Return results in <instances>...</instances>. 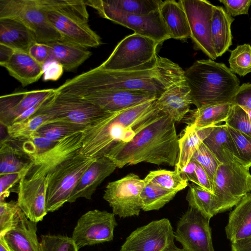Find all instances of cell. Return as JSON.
<instances>
[{"mask_svg":"<svg viewBox=\"0 0 251 251\" xmlns=\"http://www.w3.org/2000/svg\"><path fill=\"white\" fill-rule=\"evenodd\" d=\"M184 71L176 63L157 56L141 67L111 71L99 66L67 80L56 88L58 94L80 98L106 90H142L159 97L175 84L184 79Z\"/></svg>","mask_w":251,"mask_h":251,"instance_id":"obj_1","label":"cell"},{"mask_svg":"<svg viewBox=\"0 0 251 251\" xmlns=\"http://www.w3.org/2000/svg\"><path fill=\"white\" fill-rule=\"evenodd\" d=\"M156 100L109 112L87 126L82 131V145L78 153L97 159L130 141L142 130L165 114L157 107Z\"/></svg>","mask_w":251,"mask_h":251,"instance_id":"obj_2","label":"cell"},{"mask_svg":"<svg viewBox=\"0 0 251 251\" xmlns=\"http://www.w3.org/2000/svg\"><path fill=\"white\" fill-rule=\"evenodd\" d=\"M179 153L175 122L164 114L130 141L114 148L105 156L119 168L141 162L175 166Z\"/></svg>","mask_w":251,"mask_h":251,"instance_id":"obj_3","label":"cell"},{"mask_svg":"<svg viewBox=\"0 0 251 251\" xmlns=\"http://www.w3.org/2000/svg\"><path fill=\"white\" fill-rule=\"evenodd\" d=\"M197 108L231 102L240 87V80L224 63L210 59L196 61L184 71Z\"/></svg>","mask_w":251,"mask_h":251,"instance_id":"obj_4","label":"cell"},{"mask_svg":"<svg viewBox=\"0 0 251 251\" xmlns=\"http://www.w3.org/2000/svg\"><path fill=\"white\" fill-rule=\"evenodd\" d=\"M215 174L213 194L220 213L236 206L251 192V174L227 151Z\"/></svg>","mask_w":251,"mask_h":251,"instance_id":"obj_5","label":"cell"},{"mask_svg":"<svg viewBox=\"0 0 251 251\" xmlns=\"http://www.w3.org/2000/svg\"><path fill=\"white\" fill-rule=\"evenodd\" d=\"M95 160L78 152L62 161L47 175L46 207L48 212L57 210L68 202L82 175Z\"/></svg>","mask_w":251,"mask_h":251,"instance_id":"obj_6","label":"cell"},{"mask_svg":"<svg viewBox=\"0 0 251 251\" xmlns=\"http://www.w3.org/2000/svg\"><path fill=\"white\" fill-rule=\"evenodd\" d=\"M0 18L21 22L35 34L38 43L48 44L62 39L36 0H0Z\"/></svg>","mask_w":251,"mask_h":251,"instance_id":"obj_7","label":"cell"},{"mask_svg":"<svg viewBox=\"0 0 251 251\" xmlns=\"http://www.w3.org/2000/svg\"><path fill=\"white\" fill-rule=\"evenodd\" d=\"M158 45L152 39L134 33L119 42L108 58L99 66L111 71L141 67L156 57Z\"/></svg>","mask_w":251,"mask_h":251,"instance_id":"obj_8","label":"cell"},{"mask_svg":"<svg viewBox=\"0 0 251 251\" xmlns=\"http://www.w3.org/2000/svg\"><path fill=\"white\" fill-rule=\"evenodd\" d=\"M101 17L133 30L134 33L154 40L158 45L171 39L169 30L159 10L148 15L129 14L108 8L100 0H84Z\"/></svg>","mask_w":251,"mask_h":251,"instance_id":"obj_9","label":"cell"},{"mask_svg":"<svg viewBox=\"0 0 251 251\" xmlns=\"http://www.w3.org/2000/svg\"><path fill=\"white\" fill-rule=\"evenodd\" d=\"M108 113L81 98L56 92L35 115L48 114L51 116L52 122L63 121L88 126Z\"/></svg>","mask_w":251,"mask_h":251,"instance_id":"obj_10","label":"cell"},{"mask_svg":"<svg viewBox=\"0 0 251 251\" xmlns=\"http://www.w3.org/2000/svg\"><path fill=\"white\" fill-rule=\"evenodd\" d=\"M145 186L144 179L130 173L108 183L103 198L115 215L121 218L137 216L142 210L141 194Z\"/></svg>","mask_w":251,"mask_h":251,"instance_id":"obj_11","label":"cell"},{"mask_svg":"<svg viewBox=\"0 0 251 251\" xmlns=\"http://www.w3.org/2000/svg\"><path fill=\"white\" fill-rule=\"evenodd\" d=\"M115 215L113 213L98 209L83 214L78 220L71 237L78 249L112 241L117 225Z\"/></svg>","mask_w":251,"mask_h":251,"instance_id":"obj_12","label":"cell"},{"mask_svg":"<svg viewBox=\"0 0 251 251\" xmlns=\"http://www.w3.org/2000/svg\"><path fill=\"white\" fill-rule=\"evenodd\" d=\"M174 239L168 219L154 220L132 232L120 251H168L175 245Z\"/></svg>","mask_w":251,"mask_h":251,"instance_id":"obj_13","label":"cell"},{"mask_svg":"<svg viewBox=\"0 0 251 251\" xmlns=\"http://www.w3.org/2000/svg\"><path fill=\"white\" fill-rule=\"evenodd\" d=\"M186 14L191 31L190 38L195 48L202 51L210 59L217 57L211 35L214 5L206 0H180Z\"/></svg>","mask_w":251,"mask_h":251,"instance_id":"obj_14","label":"cell"},{"mask_svg":"<svg viewBox=\"0 0 251 251\" xmlns=\"http://www.w3.org/2000/svg\"><path fill=\"white\" fill-rule=\"evenodd\" d=\"M209 221L189 208L177 222L175 239L185 251H214Z\"/></svg>","mask_w":251,"mask_h":251,"instance_id":"obj_15","label":"cell"},{"mask_svg":"<svg viewBox=\"0 0 251 251\" xmlns=\"http://www.w3.org/2000/svg\"><path fill=\"white\" fill-rule=\"evenodd\" d=\"M48 183L47 176L28 173L17 185L18 205L31 221H42L48 213L46 207Z\"/></svg>","mask_w":251,"mask_h":251,"instance_id":"obj_16","label":"cell"},{"mask_svg":"<svg viewBox=\"0 0 251 251\" xmlns=\"http://www.w3.org/2000/svg\"><path fill=\"white\" fill-rule=\"evenodd\" d=\"M56 89L18 92L0 97V123L6 127L28 109L55 96Z\"/></svg>","mask_w":251,"mask_h":251,"instance_id":"obj_17","label":"cell"},{"mask_svg":"<svg viewBox=\"0 0 251 251\" xmlns=\"http://www.w3.org/2000/svg\"><path fill=\"white\" fill-rule=\"evenodd\" d=\"M81 98L108 112L120 111L157 100L154 94L142 90H106L95 91Z\"/></svg>","mask_w":251,"mask_h":251,"instance_id":"obj_18","label":"cell"},{"mask_svg":"<svg viewBox=\"0 0 251 251\" xmlns=\"http://www.w3.org/2000/svg\"><path fill=\"white\" fill-rule=\"evenodd\" d=\"M45 11L49 21L62 39L87 48H96L101 44V38L91 29L88 23L54 11Z\"/></svg>","mask_w":251,"mask_h":251,"instance_id":"obj_19","label":"cell"},{"mask_svg":"<svg viewBox=\"0 0 251 251\" xmlns=\"http://www.w3.org/2000/svg\"><path fill=\"white\" fill-rule=\"evenodd\" d=\"M117 168L114 162L107 157L95 159L82 175L68 202H74L80 198L91 200L97 188Z\"/></svg>","mask_w":251,"mask_h":251,"instance_id":"obj_20","label":"cell"},{"mask_svg":"<svg viewBox=\"0 0 251 251\" xmlns=\"http://www.w3.org/2000/svg\"><path fill=\"white\" fill-rule=\"evenodd\" d=\"M192 104L191 91L185 79L166 90L156 100L158 109L175 122L182 121Z\"/></svg>","mask_w":251,"mask_h":251,"instance_id":"obj_21","label":"cell"},{"mask_svg":"<svg viewBox=\"0 0 251 251\" xmlns=\"http://www.w3.org/2000/svg\"><path fill=\"white\" fill-rule=\"evenodd\" d=\"M37 223L28 219L21 209L13 226L0 238L10 251H40Z\"/></svg>","mask_w":251,"mask_h":251,"instance_id":"obj_22","label":"cell"},{"mask_svg":"<svg viewBox=\"0 0 251 251\" xmlns=\"http://www.w3.org/2000/svg\"><path fill=\"white\" fill-rule=\"evenodd\" d=\"M36 42L35 34L21 22L11 18H0V44L28 52Z\"/></svg>","mask_w":251,"mask_h":251,"instance_id":"obj_23","label":"cell"},{"mask_svg":"<svg viewBox=\"0 0 251 251\" xmlns=\"http://www.w3.org/2000/svg\"><path fill=\"white\" fill-rule=\"evenodd\" d=\"M2 67L23 87L37 82L43 75V67L27 52L15 50Z\"/></svg>","mask_w":251,"mask_h":251,"instance_id":"obj_24","label":"cell"},{"mask_svg":"<svg viewBox=\"0 0 251 251\" xmlns=\"http://www.w3.org/2000/svg\"><path fill=\"white\" fill-rule=\"evenodd\" d=\"M225 230L231 243L251 237V193L229 213Z\"/></svg>","mask_w":251,"mask_h":251,"instance_id":"obj_25","label":"cell"},{"mask_svg":"<svg viewBox=\"0 0 251 251\" xmlns=\"http://www.w3.org/2000/svg\"><path fill=\"white\" fill-rule=\"evenodd\" d=\"M48 44L50 48V59L59 62L66 71L75 70L92 54L87 48L63 39Z\"/></svg>","mask_w":251,"mask_h":251,"instance_id":"obj_26","label":"cell"},{"mask_svg":"<svg viewBox=\"0 0 251 251\" xmlns=\"http://www.w3.org/2000/svg\"><path fill=\"white\" fill-rule=\"evenodd\" d=\"M159 12L171 38L185 40L190 38L191 31L185 12L179 1H163Z\"/></svg>","mask_w":251,"mask_h":251,"instance_id":"obj_27","label":"cell"},{"mask_svg":"<svg viewBox=\"0 0 251 251\" xmlns=\"http://www.w3.org/2000/svg\"><path fill=\"white\" fill-rule=\"evenodd\" d=\"M234 20L223 6H214L211 35L217 57L223 55L232 45L231 25Z\"/></svg>","mask_w":251,"mask_h":251,"instance_id":"obj_28","label":"cell"},{"mask_svg":"<svg viewBox=\"0 0 251 251\" xmlns=\"http://www.w3.org/2000/svg\"><path fill=\"white\" fill-rule=\"evenodd\" d=\"M11 140H2L0 145V176L30 170L33 159Z\"/></svg>","mask_w":251,"mask_h":251,"instance_id":"obj_29","label":"cell"},{"mask_svg":"<svg viewBox=\"0 0 251 251\" xmlns=\"http://www.w3.org/2000/svg\"><path fill=\"white\" fill-rule=\"evenodd\" d=\"M231 102L203 106L190 110L182 122L187 126L203 128L219 125L225 122L231 108Z\"/></svg>","mask_w":251,"mask_h":251,"instance_id":"obj_30","label":"cell"},{"mask_svg":"<svg viewBox=\"0 0 251 251\" xmlns=\"http://www.w3.org/2000/svg\"><path fill=\"white\" fill-rule=\"evenodd\" d=\"M213 126L197 128L192 126H187L185 127L178 138L179 153L175 170L179 172L188 165L193 155L210 133Z\"/></svg>","mask_w":251,"mask_h":251,"instance_id":"obj_31","label":"cell"},{"mask_svg":"<svg viewBox=\"0 0 251 251\" xmlns=\"http://www.w3.org/2000/svg\"><path fill=\"white\" fill-rule=\"evenodd\" d=\"M186 199L189 208L209 220L220 213L213 194L194 183L189 185Z\"/></svg>","mask_w":251,"mask_h":251,"instance_id":"obj_32","label":"cell"},{"mask_svg":"<svg viewBox=\"0 0 251 251\" xmlns=\"http://www.w3.org/2000/svg\"><path fill=\"white\" fill-rule=\"evenodd\" d=\"M202 143L221 163L225 161L224 151H229L233 157L235 155V147L225 124L214 126Z\"/></svg>","mask_w":251,"mask_h":251,"instance_id":"obj_33","label":"cell"},{"mask_svg":"<svg viewBox=\"0 0 251 251\" xmlns=\"http://www.w3.org/2000/svg\"><path fill=\"white\" fill-rule=\"evenodd\" d=\"M44 10L54 11L75 20L88 23L89 15L84 0H36Z\"/></svg>","mask_w":251,"mask_h":251,"instance_id":"obj_34","label":"cell"},{"mask_svg":"<svg viewBox=\"0 0 251 251\" xmlns=\"http://www.w3.org/2000/svg\"><path fill=\"white\" fill-rule=\"evenodd\" d=\"M52 121L51 116L48 114H37L11 124L7 127V130L12 138L22 141L32 136L42 126Z\"/></svg>","mask_w":251,"mask_h":251,"instance_id":"obj_35","label":"cell"},{"mask_svg":"<svg viewBox=\"0 0 251 251\" xmlns=\"http://www.w3.org/2000/svg\"><path fill=\"white\" fill-rule=\"evenodd\" d=\"M178 192L145 183L141 194L142 210L144 211L158 210L173 200Z\"/></svg>","mask_w":251,"mask_h":251,"instance_id":"obj_36","label":"cell"},{"mask_svg":"<svg viewBox=\"0 0 251 251\" xmlns=\"http://www.w3.org/2000/svg\"><path fill=\"white\" fill-rule=\"evenodd\" d=\"M104 6L129 14L144 15L159 10L161 0H100Z\"/></svg>","mask_w":251,"mask_h":251,"instance_id":"obj_37","label":"cell"},{"mask_svg":"<svg viewBox=\"0 0 251 251\" xmlns=\"http://www.w3.org/2000/svg\"><path fill=\"white\" fill-rule=\"evenodd\" d=\"M144 180L162 188L171 191H180L188 186V181L184 178L180 172L160 169L152 171L147 175Z\"/></svg>","mask_w":251,"mask_h":251,"instance_id":"obj_38","label":"cell"},{"mask_svg":"<svg viewBox=\"0 0 251 251\" xmlns=\"http://www.w3.org/2000/svg\"><path fill=\"white\" fill-rule=\"evenodd\" d=\"M86 126L72 123L56 121L42 126L33 135L58 142L68 136L82 131Z\"/></svg>","mask_w":251,"mask_h":251,"instance_id":"obj_39","label":"cell"},{"mask_svg":"<svg viewBox=\"0 0 251 251\" xmlns=\"http://www.w3.org/2000/svg\"><path fill=\"white\" fill-rule=\"evenodd\" d=\"M229 69L233 74L245 76L251 73V46L244 44L230 51Z\"/></svg>","mask_w":251,"mask_h":251,"instance_id":"obj_40","label":"cell"},{"mask_svg":"<svg viewBox=\"0 0 251 251\" xmlns=\"http://www.w3.org/2000/svg\"><path fill=\"white\" fill-rule=\"evenodd\" d=\"M233 141L236 154L235 159L245 168L251 167V137L228 126Z\"/></svg>","mask_w":251,"mask_h":251,"instance_id":"obj_41","label":"cell"},{"mask_svg":"<svg viewBox=\"0 0 251 251\" xmlns=\"http://www.w3.org/2000/svg\"><path fill=\"white\" fill-rule=\"evenodd\" d=\"M40 251H78L72 238L61 235H42L40 238Z\"/></svg>","mask_w":251,"mask_h":251,"instance_id":"obj_42","label":"cell"},{"mask_svg":"<svg viewBox=\"0 0 251 251\" xmlns=\"http://www.w3.org/2000/svg\"><path fill=\"white\" fill-rule=\"evenodd\" d=\"M225 123L228 127L251 137V119L240 106L232 104Z\"/></svg>","mask_w":251,"mask_h":251,"instance_id":"obj_43","label":"cell"},{"mask_svg":"<svg viewBox=\"0 0 251 251\" xmlns=\"http://www.w3.org/2000/svg\"><path fill=\"white\" fill-rule=\"evenodd\" d=\"M191 160L202 167L212 185L215 174L221 163L203 143L200 145Z\"/></svg>","mask_w":251,"mask_h":251,"instance_id":"obj_44","label":"cell"},{"mask_svg":"<svg viewBox=\"0 0 251 251\" xmlns=\"http://www.w3.org/2000/svg\"><path fill=\"white\" fill-rule=\"evenodd\" d=\"M20 209L17 201H0V237L13 226Z\"/></svg>","mask_w":251,"mask_h":251,"instance_id":"obj_45","label":"cell"},{"mask_svg":"<svg viewBox=\"0 0 251 251\" xmlns=\"http://www.w3.org/2000/svg\"><path fill=\"white\" fill-rule=\"evenodd\" d=\"M22 142V149L33 159L36 155L50 150L58 141L34 135Z\"/></svg>","mask_w":251,"mask_h":251,"instance_id":"obj_46","label":"cell"},{"mask_svg":"<svg viewBox=\"0 0 251 251\" xmlns=\"http://www.w3.org/2000/svg\"><path fill=\"white\" fill-rule=\"evenodd\" d=\"M27 173V171H24L0 176V201H4L5 199L9 196L11 189L16 184H18L21 179L25 176Z\"/></svg>","mask_w":251,"mask_h":251,"instance_id":"obj_47","label":"cell"},{"mask_svg":"<svg viewBox=\"0 0 251 251\" xmlns=\"http://www.w3.org/2000/svg\"><path fill=\"white\" fill-rule=\"evenodd\" d=\"M226 12L231 17L248 14L251 0H220Z\"/></svg>","mask_w":251,"mask_h":251,"instance_id":"obj_48","label":"cell"},{"mask_svg":"<svg viewBox=\"0 0 251 251\" xmlns=\"http://www.w3.org/2000/svg\"><path fill=\"white\" fill-rule=\"evenodd\" d=\"M64 70L59 62L50 59L43 66V79L45 81H56L62 75Z\"/></svg>","mask_w":251,"mask_h":251,"instance_id":"obj_49","label":"cell"},{"mask_svg":"<svg viewBox=\"0 0 251 251\" xmlns=\"http://www.w3.org/2000/svg\"><path fill=\"white\" fill-rule=\"evenodd\" d=\"M28 53L43 67L50 59V48L48 44L36 42L31 46Z\"/></svg>","mask_w":251,"mask_h":251,"instance_id":"obj_50","label":"cell"},{"mask_svg":"<svg viewBox=\"0 0 251 251\" xmlns=\"http://www.w3.org/2000/svg\"><path fill=\"white\" fill-rule=\"evenodd\" d=\"M231 103L243 108L251 109V83L242 84L233 97Z\"/></svg>","mask_w":251,"mask_h":251,"instance_id":"obj_51","label":"cell"},{"mask_svg":"<svg viewBox=\"0 0 251 251\" xmlns=\"http://www.w3.org/2000/svg\"><path fill=\"white\" fill-rule=\"evenodd\" d=\"M196 173L199 186L212 193V185L209 176L202 167L197 163H196Z\"/></svg>","mask_w":251,"mask_h":251,"instance_id":"obj_52","label":"cell"},{"mask_svg":"<svg viewBox=\"0 0 251 251\" xmlns=\"http://www.w3.org/2000/svg\"><path fill=\"white\" fill-rule=\"evenodd\" d=\"M196 162L190 160L188 165L183 168L179 172L181 175L188 181H190L199 185L196 173Z\"/></svg>","mask_w":251,"mask_h":251,"instance_id":"obj_53","label":"cell"},{"mask_svg":"<svg viewBox=\"0 0 251 251\" xmlns=\"http://www.w3.org/2000/svg\"><path fill=\"white\" fill-rule=\"evenodd\" d=\"M231 251H251V237L231 243Z\"/></svg>","mask_w":251,"mask_h":251,"instance_id":"obj_54","label":"cell"},{"mask_svg":"<svg viewBox=\"0 0 251 251\" xmlns=\"http://www.w3.org/2000/svg\"><path fill=\"white\" fill-rule=\"evenodd\" d=\"M15 50L3 45L0 44V65L3 66L10 58Z\"/></svg>","mask_w":251,"mask_h":251,"instance_id":"obj_55","label":"cell"},{"mask_svg":"<svg viewBox=\"0 0 251 251\" xmlns=\"http://www.w3.org/2000/svg\"><path fill=\"white\" fill-rule=\"evenodd\" d=\"M0 251H10L2 238H0Z\"/></svg>","mask_w":251,"mask_h":251,"instance_id":"obj_56","label":"cell"},{"mask_svg":"<svg viewBox=\"0 0 251 251\" xmlns=\"http://www.w3.org/2000/svg\"><path fill=\"white\" fill-rule=\"evenodd\" d=\"M168 251H185L182 249L178 248L175 245L173 246L172 248H171L170 250H169Z\"/></svg>","mask_w":251,"mask_h":251,"instance_id":"obj_57","label":"cell"},{"mask_svg":"<svg viewBox=\"0 0 251 251\" xmlns=\"http://www.w3.org/2000/svg\"><path fill=\"white\" fill-rule=\"evenodd\" d=\"M243 108L247 112V113L249 114L250 117L251 119V109H249L246 108Z\"/></svg>","mask_w":251,"mask_h":251,"instance_id":"obj_58","label":"cell"},{"mask_svg":"<svg viewBox=\"0 0 251 251\" xmlns=\"http://www.w3.org/2000/svg\"></svg>","mask_w":251,"mask_h":251,"instance_id":"obj_59","label":"cell"}]
</instances>
